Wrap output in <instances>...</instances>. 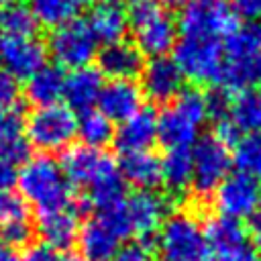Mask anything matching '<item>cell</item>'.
<instances>
[{
	"mask_svg": "<svg viewBox=\"0 0 261 261\" xmlns=\"http://www.w3.org/2000/svg\"><path fill=\"white\" fill-rule=\"evenodd\" d=\"M59 165L69 186L86 190V204L108 210L124 202V181L106 151L86 145L69 147Z\"/></svg>",
	"mask_w": 261,
	"mask_h": 261,
	"instance_id": "1",
	"label": "cell"
},
{
	"mask_svg": "<svg viewBox=\"0 0 261 261\" xmlns=\"http://www.w3.org/2000/svg\"><path fill=\"white\" fill-rule=\"evenodd\" d=\"M16 184L20 198L37 208L39 214L67 210L71 204V186L61 169V165L49 157L39 155L24 161L22 169L16 173Z\"/></svg>",
	"mask_w": 261,
	"mask_h": 261,
	"instance_id": "2",
	"label": "cell"
},
{
	"mask_svg": "<svg viewBox=\"0 0 261 261\" xmlns=\"http://www.w3.org/2000/svg\"><path fill=\"white\" fill-rule=\"evenodd\" d=\"M222 73L220 86L226 92H245L261 82V24H239L222 45Z\"/></svg>",
	"mask_w": 261,
	"mask_h": 261,
	"instance_id": "3",
	"label": "cell"
},
{
	"mask_svg": "<svg viewBox=\"0 0 261 261\" xmlns=\"http://www.w3.org/2000/svg\"><path fill=\"white\" fill-rule=\"evenodd\" d=\"M210 116L208 98L198 90H184L157 116V139L169 149H192Z\"/></svg>",
	"mask_w": 261,
	"mask_h": 261,
	"instance_id": "4",
	"label": "cell"
},
{
	"mask_svg": "<svg viewBox=\"0 0 261 261\" xmlns=\"http://www.w3.org/2000/svg\"><path fill=\"white\" fill-rule=\"evenodd\" d=\"M128 27L143 55L165 57L177 41V24L159 0H126Z\"/></svg>",
	"mask_w": 261,
	"mask_h": 261,
	"instance_id": "5",
	"label": "cell"
},
{
	"mask_svg": "<svg viewBox=\"0 0 261 261\" xmlns=\"http://www.w3.org/2000/svg\"><path fill=\"white\" fill-rule=\"evenodd\" d=\"M77 135V116L65 104L39 106L24 122V137L29 145L41 151H61Z\"/></svg>",
	"mask_w": 261,
	"mask_h": 261,
	"instance_id": "6",
	"label": "cell"
},
{
	"mask_svg": "<svg viewBox=\"0 0 261 261\" xmlns=\"http://www.w3.org/2000/svg\"><path fill=\"white\" fill-rule=\"evenodd\" d=\"M157 245L163 259L169 261H204L208 257V245L204 239V228L190 212L169 214L157 234Z\"/></svg>",
	"mask_w": 261,
	"mask_h": 261,
	"instance_id": "7",
	"label": "cell"
},
{
	"mask_svg": "<svg viewBox=\"0 0 261 261\" xmlns=\"http://www.w3.org/2000/svg\"><path fill=\"white\" fill-rule=\"evenodd\" d=\"M224 49L218 39L179 37L173 47V61L184 73L198 84H218L222 73Z\"/></svg>",
	"mask_w": 261,
	"mask_h": 261,
	"instance_id": "8",
	"label": "cell"
},
{
	"mask_svg": "<svg viewBox=\"0 0 261 261\" xmlns=\"http://www.w3.org/2000/svg\"><path fill=\"white\" fill-rule=\"evenodd\" d=\"M237 27V12L228 0H190L184 4L179 14L181 37H204L220 41L222 37H228Z\"/></svg>",
	"mask_w": 261,
	"mask_h": 261,
	"instance_id": "9",
	"label": "cell"
},
{
	"mask_svg": "<svg viewBox=\"0 0 261 261\" xmlns=\"http://www.w3.org/2000/svg\"><path fill=\"white\" fill-rule=\"evenodd\" d=\"M47 49L61 67L80 69L90 65L98 53V39L86 20L73 18L51 31Z\"/></svg>",
	"mask_w": 261,
	"mask_h": 261,
	"instance_id": "10",
	"label": "cell"
},
{
	"mask_svg": "<svg viewBox=\"0 0 261 261\" xmlns=\"http://www.w3.org/2000/svg\"><path fill=\"white\" fill-rule=\"evenodd\" d=\"M232 155L214 135L200 139L192 149V188L200 196L212 194L230 173Z\"/></svg>",
	"mask_w": 261,
	"mask_h": 261,
	"instance_id": "11",
	"label": "cell"
},
{
	"mask_svg": "<svg viewBox=\"0 0 261 261\" xmlns=\"http://www.w3.org/2000/svg\"><path fill=\"white\" fill-rule=\"evenodd\" d=\"M261 190L257 179L245 173H228L224 181L214 190V206L220 216L243 220L257 212Z\"/></svg>",
	"mask_w": 261,
	"mask_h": 261,
	"instance_id": "12",
	"label": "cell"
},
{
	"mask_svg": "<svg viewBox=\"0 0 261 261\" xmlns=\"http://www.w3.org/2000/svg\"><path fill=\"white\" fill-rule=\"evenodd\" d=\"M130 228L147 251L157 243V232L167 214V200L155 192H135L124 202Z\"/></svg>",
	"mask_w": 261,
	"mask_h": 261,
	"instance_id": "13",
	"label": "cell"
},
{
	"mask_svg": "<svg viewBox=\"0 0 261 261\" xmlns=\"http://www.w3.org/2000/svg\"><path fill=\"white\" fill-rule=\"evenodd\" d=\"M47 47L35 37H2L0 39V63L10 77L29 80L45 65Z\"/></svg>",
	"mask_w": 261,
	"mask_h": 261,
	"instance_id": "14",
	"label": "cell"
},
{
	"mask_svg": "<svg viewBox=\"0 0 261 261\" xmlns=\"http://www.w3.org/2000/svg\"><path fill=\"white\" fill-rule=\"evenodd\" d=\"M143 94L153 102H171L184 92V73L173 59L155 57L145 63L143 71Z\"/></svg>",
	"mask_w": 261,
	"mask_h": 261,
	"instance_id": "15",
	"label": "cell"
},
{
	"mask_svg": "<svg viewBox=\"0 0 261 261\" xmlns=\"http://www.w3.org/2000/svg\"><path fill=\"white\" fill-rule=\"evenodd\" d=\"M98 104L110 122H122L143 108V90L133 80H110L102 86Z\"/></svg>",
	"mask_w": 261,
	"mask_h": 261,
	"instance_id": "16",
	"label": "cell"
},
{
	"mask_svg": "<svg viewBox=\"0 0 261 261\" xmlns=\"http://www.w3.org/2000/svg\"><path fill=\"white\" fill-rule=\"evenodd\" d=\"M86 22L98 41L106 45L120 43L128 29L126 0H96Z\"/></svg>",
	"mask_w": 261,
	"mask_h": 261,
	"instance_id": "17",
	"label": "cell"
},
{
	"mask_svg": "<svg viewBox=\"0 0 261 261\" xmlns=\"http://www.w3.org/2000/svg\"><path fill=\"white\" fill-rule=\"evenodd\" d=\"M157 139V114L149 108H141L130 118L122 120L114 130V143L124 153L149 151Z\"/></svg>",
	"mask_w": 261,
	"mask_h": 261,
	"instance_id": "18",
	"label": "cell"
},
{
	"mask_svg": "<svg viewBox=\"0 0 261 261\" xmlns=\"http://www.w3.org/2000/svg\"><path fill=\"white\" fill-rule=\"evenodd\" d=\"M102 73L100 69L86 65L80 69H73L69 75H65V88L63 98L67 100V106L75 112H88L98 102L100 90H102Z\"/></svg>",
	"mask_w": 261,
	"mask_h": 261,
	"instance_id": "19",
	"label": "cell"
},
{
	"mask_svg": "<svg viewBox=\"0 0 261 261\" xmlns=\"http://www.w3.org/2000/svg\"><path fill=\"white\" fill-rule=\"evenodd\" d=\"M77 243L82 249V257H86L88 261H112L118 251L120 239L100 216H94L80 228Z\"/></svg>",
	"mask_w": 261,
	"mask_h": 261,
	"instance_id": "20",
	"label": "cell"
},
{
	"mask_svg": "<svg viewBox=\"0 0 261 261\" xmlns=\"http://www.w3.org/2000/svg\"><path fill=\"white\" fill-rule=\"evenodd\" d=\"M118 171L122 181L139 188V192H153L161 184V159L151 151L124 153Z\"/></svg>",
	"mask_w": 261,
	"mask_h": 261,
	"instance_id": "21",
	"label": "cell"
},
{
	"mask_svg": "<svg viewBox=\"0 0 261 261\" xmlns=\"http://www.w3.org/2000/svg\"><path fill=\"white\" fill-rule=\"evenodd\" d=\"M145 67L143 53L133 43H112L100 53V71L110 80H133Z\"/></svg>",
	"mask_w": 261,
	"mask_h": 261,
	"instance_id": "22",
	"label": "cell"
},
{
	"mask_svg": "<svg viewBox=\"0 0 261 261\" xmlns=\"http://www.w3.org/2000/svg\"><path fill=\"white\" fill-rule=\"evenodd\" d=\"M37 230L41 232L45 245H49L55 251H65L77 241L80 224H77L75 212L57 210V212L39 214Z\"/></svg>",
	"mask_w": 261,
	"mask_h": 261,
	"instance_id": "23",
	"label": "cell"
},
{
	"mask_svg": "<svg viewBox=\"0 0 261 261\" xmlns=\"http://www.w3.org/2000/svg\"><path fill=\"white\" fill-rule=\"evenodd\" d=\"M29 141L24 137V122L18 110L0 116V161L18 165L29 161Z\"/></svg>",
	"mask_w": 261,
	"mask_h": 261,
	"instance_id": "24",
	"label": "cell"
},
{
	"mask_svg": "<svg viewBox=\"0 0 261 261\" xmlns=\"http://www.w3.org/2000/svg\"><path fill=\"white\" fill-rule=\"evenodd\" d=\"M65 88V75L59 65H43L39 71H35L27 80V98L39 106H51L57 104L59 98H63Z\"/></svg>",
	"mask_w": 261,
	"mask_h": 261,
	"instance_id": "25",
	"label": "cell"
},
{
	"mask_svg": "<svg viewBox=\"0 0 261 261\" xmlns=\"http://www.w3.org/2000/svg\"><path fill=\"white\" fill-rule=\"evenodd\" d=\"M222 118L230 122L239 137L253 130H261V96L249 90L237 92V96L228 100V108Z\"/></svg>",
	"mask_w": 261,
	"mask_h": 261,
	"instance_id": "26",
	"label": "cell"
},
{
	"mask_svg": "<svg viewBox=\"0 0 261 261\" xmlns=\"http://www.w3.org/2000/svg\"><path fill=\"white\" fill-rule=\"evenodd\" d=\"M204 239H206L208 251L216 253V251L247 243L249 234H247V228L241 224V220L226 218V216L218 214V216L208 218V222L204 226Z\"/></svg>",
	"mask_w": 261,
	"mask_h": 261,
	"instance_id": "27",
	"label": "cell"
},
{
	"mask_svg": "<svg viewBox=\"0 0 261 261\" xmlns=\"http://www.w3.org/2000/svg\"><path fill=\"white\" fill-rule=\"evenodd\" d=\"M94 2L96 0H31V10L37 22L55 29L63 22L77 18V14Z\"/></svg>",
	"mask_w": 261,
	"mask_h": 261,
	"instance_id": "28",
	"label": "cell"
},
{
	"mask_svg": "<svg viewBox=\"0 0 261 261\" xmlns=\"http://www.w3.org/2000/svg\"><path fill=\"white\" fill-rule=\"evenodd\" d=\"M161 181L173 190L184 192L192 186V149H169L161 159Z\"/></svg>",
	"mask_w": 261,
	"mask_h": 261,
	"instance_id": "29",
	"label": "cell"
},
{
	"mask_svg": "<svg viewBox=\"0 0 261 261\" xmlns=\"http://www.w3.org/2000/svg\"><path fill=\"white\" fill-rule=\"evenodd\" d=\"M77 137L86 147L102 149L114 139V128L100 110H88L77 118Z\"/></svg>",
	"mask_w": 261,
	"mask_h": 261,
	"instance_id": "30",
	"label": "cell"
},
{
	"mask_svg": "<svg viewBox=\"0 0 261 261\" xmlns=\"http://www.w3.org/2000/svg\"><path fill=\"white\" fill-rule=\"evenodd\" d=\"M37 18L31 6L14 2L6 8H0V33L2 37H35Z\"/></svg>",
	"mask_w": 261,
	"mask_h": 261,
	"instance_id": "31",
	"label": "cell"
},
{
	"mask_svg": "<svg viewBox=\"0 0 261 261\" xmlns=\"http://www.w3.org/2000/svg\"><path fill=\"white\" fill-rule=\"evenodd\" d=\"M232 163L239 173H245L253 179L261 177V137H243L234 143Z\"/></svg>",
	"mask_w": 261,
	"mask_h": 261,
	"instance_id": "32",
	"label": "cell"
},
{
	"mask_svg": "<svg viewBox=\"0 0 261 261\" xmlns=\"http://www.w3.org/2000/svg\"><path fill=\"white\" fill-rule=\"evenodd\" d=\"M24 218H29V206L20 194H14L12 190L0 192V226Z\"/></svg>",
	"mask_w": 261,
	"mask_h": 261,
	"instance_id": "33",
	"label": "cell"
},
{
	"mask_svg": "<svg viewBox=\"0 0 261 261\" xmlns=\"http://www.w3.org/2000/svg\"><path fill=\"white\" fill-rule=\"evenodd\" d=\"M33 237V226L29 222V218L24 220H14L10 224H4L0 226V239L6 247L14 249V247H20V245H27Z\"/></svg>",
	"mask_w": 261,
	"mask_h": 261,
	"instance_id": "34",
	"label": "cell"
},
{
	"mask_svg": "<svg viewBox=\"0 0 261 261\" xmlns=\"http://www.w3.org/2000/svg\"><path fill=\"white\" fill-rule=\"evenodd\" d=\"M98 216L116 232V237H118L120 241L133 234V228H130V220H128L124 202L118 204V206H112V208H108V210H100Z\"/></svg>",
	"mask_w": 261,
	"mask_h": 261,
	"instance_id": "35",
	"label": "cell"
},
{
	"mask_svg": "<svg viewBox=\"0 0 261 261\" xmlns=\"http://www.w3.org/2000/svg\"><path fill=\"white\" fill-rule=\"evenodd\" d=\"M212 261H261V255L259 249L247 241L243 245L212 253Z\"/></svg>",
	"mask_w": 261,
	"mask_h": 261,
	"instance_id": "36",
	"label": "cell"
},
{
	"mask_svg": "<svg viewBox=\"0 0 261 261\" xmlns=\"http://www.w3.org/2000/svg\"><path fill=\"white\" fill-rule=\"evenodd\" d=\"M18 104V86L16 80L10 77L8 73L0 71V116L6 112L16 110Z\"/></svg>",
	"mask_w": 261,
	"mask_h": 261,
	"instance_id": "37",
	"label": "cell"
},
{
	"mask_svg": "<svg viewBox=\"0 0 261 261\" xmlns=\"http://www.w3.org/2000/svg\"><path fill=\"white\" fill-rule=\"evenodd\" d=\"M20 261H61L59 253L55 249H51L49 245L45 243H35V245H29L27 251L22 253Z\"/></svg>",
	"mask_w": 261,
	"mask_h": 261,
	"instance_id": "38",
	"label": "cell"
},
{
	"mask_svg": "<svg viewBox=\"0 0 261 261\" xmlns=\"http://www.w3.org/2000/svg\"><path fill=\"white\" fill-rule=\"evenodd\" d=\"M112 261H151V257L143 245L135 243V245H126V247L118 249L116 255L112 257Z\"/></svg>",
	"mask_w": 261,
	"mask_h": 261,
	"instance_id": "39",
	"label": "cell"
},
{
	"mask_svg": "<svg viewBox=\"0 0 261 261\" xmlns=\"http://www.w3.org/2000/svg\"><path fill=\"white\" fill-rule=\"evenodd\" d=\"M232 10L249 20L261 16V0H228Z\"/></svg>",
	"mask_w": 261,
	"mask_h": 261,
	"instance_id": "40",
	"label": "cell"
},
{
	"mask_svg": "<svg viewBox=\"0 0 261 261\" xmlns=\"http://www.w3.org/2000/svg\"><path fill=\"white\" fill-rule=\"evenodd\" d=\"M16 184V169L14 165H8L4 161H0V192L10 190Z\"/></svg>",
	"mask_w": 261,
	"mask_h": 261,
	"instance_id": "41",
	"label": "cell"
},
{
	"mask_svg": "<svg viewBox=\"0 0 261 261\" xmlns=\"http://www.w3.org/2000/svg\"><path fill=\"white\" fill-rule=\"evenodd\" d=\"M0 261H20V257L16 255L14 249H10L6 245H0Z\"/></svg>",
	"mask_w": 261,
	"mask_h": 261,
	"instance_id": "42",
	"label": "cell"
},
{
	"mask_svg": "<svg viewBox=\"0 0 261 261\" xmlns=\"http://www.w3.org/2000/svg\"><path fill=\"white\" fill-rule=\"evenodd\" d=\"M61 261H88V259L82 257V255H77V253H71V255H67L65 259H61Z\"/></svg>",
	"mask_w": 261,
	"mask_h": 261,
	"instance_id": "43",
	"label": "cell"
},
{
	"mask_svg": "<svg viewBox=\"0 0 261 261\" xmlns=\"http://www.w3.org/2000/svg\"><path fill=\"white\" fill-rule=\"evenodd\" d=\"M161 4H171V6H179V4H188L190 0H159Z\"/></svg>",
	"mask_w": 261,
	"mask_h": 261,
	"instance_id": "44",
	"label": "cell"
},
{
	"mask_svg": "<svg viewBox=\"0 0 261 261\" xmlns=\"http://www.w3.org/2000/svg\"><path fill=\"white\" fill-rule=\"evenodd\" d=\"M14 2H18V0H0V8H6L10 4H14Z\"/></svg>",
	"mask_w": 261,
	"mask_h": 261,
	"instance_id": "45",
	"label": "cell"
},
{
	"mask_svg": "<svg viewBox=\"0 0 261 261\" xmlns=\"http://www.w3.org/2000/svg\"><path fill=\"white\" fill-rule=\"evenodd\" d=\"M257 218H261V198H259V206H257V212H255Z\"/></svg>",
	"mask_w": 261,
	"mask_h": 261,
	"instance_id": "46",
	"label": "cell"
},
{
	"mask_svg": "<svg viewBox=\"0 0 261 261\" xmlns=\"http://www.w3.org/2000/svg\"><path fill=\"white\" fill-rule=\"evenodd\" d=\"M163 261H169V259H163Z\"/></svg>",
	"mask_w": 261,
	"mask_h": 261,
	"instance_id": "47",
	"label": "cell"
}]
</instances>
